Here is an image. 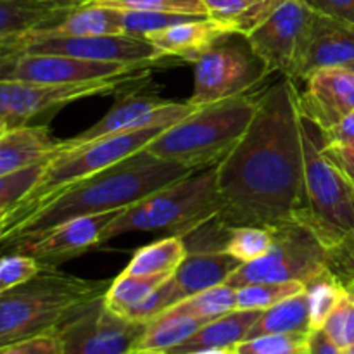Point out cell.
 <instances>
[{"instance_id": "11a10c76", "label": "cell", "mask_w": 354, "mask_h": 354, "mask_svg": "<svg viewBox=\"0 0 354 354\" xmlns=\"http://www.w3.org/2000/svg\"><path fill=\"white\" fill-rule=\"evenodd\" d=\"M351 290H354V286H353V287H351Z\"/></svg>"}, {"instance_id": "ba28073f", "label": "cell", "mask_w": 354, "mask_h": 354, "mask_svg": "<svg viewBox=\"0 0 354 354\" xmlns=\"http://www.w3.org/2000/svg\"><path fill=\"white\" fill-rule=\"evenodd\" d=\"M273 242L263 258L239 266L227 286L303 282L304 286L330 273L328 249L303 221L290 220L272 228Z\"/></svg>"}, {"instance_id": "7c38bea8", "label": "cell", "mask_w": 354, "mask_h": 354, "mask_svg": "<svg viewBox=\"0 0 354 354\" xmlns=\"http://www.w3.org/2000/svg\"><path fill=\"white\" fill-rule=\"evenodd\" d=\"M154 62L149 64H124L102 62L90 59L57 54H33L17 52L0 66V80L41 83V85H66V83L93 82L109 78H138Z\"/></svg>"}, {"instance_id": "30bf717a", "label": "cell", "mask_w": 354, "mask_h": 354, "mask_svg": "<svg viewBox=\"0 0 354 354\" xmlns=\"http://www.w3.org/2000/svg\"><path fill=\"white\" fill-rule=\"evenodd\" d=\"M147 324L107 308L104 296L83 304L54 330L59 354H131Z\"/></svg>"}, {"instance_id": "f6af8a7d", "label": "cell", "mask_w": 354, "mask_h": 354, "mask_svg": "<svg viewBox=\"0 0 354 354\" xmlns=\"http://www.w3.org/2000/svg\"><path fill=\"white\" fill-rule=\"evenodd\" d=\"M325 145H342L354 140V111L348 116L342 118L335 127L328 130H322Z\"/></svg>"}, {"instance_id": "603a6c76", "label": "cell", "mask_w": 354, "mask_h": 354, "mask_svg": "<svg viewBox=\"0 0 354 354\" xmlns=\"http://www.w3.org/2000/svg\"><path fill=\"white\" fill-rule=\"evenodd\" d=\"M239 259L232 258L225 251L187 252V258L173 273L180 297L194 296L211 287L223 286L232 273L241 266Z\"/></svg>"}, {"instance_id": "e0dca14e", "label": "cell", "mask_w": 354, "mask_h": 354, "mask_svg": "<svg viewBox=\"0 0 354 354\" xmlns=\"http://www.w3.org/2000/svg\"><path fill=\"white\" fill-rule=\"evenodd\" d=\"M304 82L306 88L297 90V109L320 130L335 127L354 111V71L348 66L317 69Z\"/></svg>"}, {"instance_id": "1f68e13d", "label": "cell", "mask_w": 354, "mask_h": 354, "mask_svg": "<svg viewBox=\"0 0 354 354\" xmlns=\"http://www.w3.org/2000/svg\"><path fill=\"white\" fill-rule=\"evenodd\" d=\"M306 289L303 282L286 283H249L237 289V310L265 311L280 301L303 292Z\"/></svg>"}, {"instance_id": "8fae6325", "label": "cell", "mask_w": 354, "mask_h": 354, "mask_svg": "<svg viewBox=\"0 0 354 354\" xmlns=\"http://www.w3.org/2000/svg\"><path fill=\"white\" fill-rule=\"evenodd\" d=\"M313 17L315 12L304 0H287L259 26L249 31L252 48L268 64L270 71L282 73L292 82L299 78Z\"/></svg>"}, {"instance_id": "ab89813d", "label": "cell", "mask_w": 354, "mask_h": 354, "mask_svg": "<svg viewBox=\"0 0 354 354\" xmlns=\"http://www.w3.org/2000/svg\"><path fill=\"white\" fill-rule=\"evenodd\" d=\"M328 270L344 287L351 289L354 286V232L335 248L328 249Z\"/></svg>"}, {"instance_id": "ffe728a7", "label": "cell", "mask_w": 354, "mask_h": 354, "mask_svg": "<svg viewBox=\"0 0 354 354\" xmlns=\"http://www.w3.org/2000/svg\"><path fill=\"white\" fill-rule=\"evenodd\" d=\"M234 31L227 24L211 17H197L185 23L173 24L165 30L152 31L145 37L161 57H178L196 62L218 38Z\"/></svg>"}, {"instance_id": "9f6ffc18", "label": "cell", "mask_w": 354, "mask_h": 354, "mask_svg": "<svg viewBox=\"0 0 354 354\" xmlns=\"http://www.w3.org/2000/svg\"><path fill=\"white\" fill-rule=\"evenodd\" d=\"M131 354H137V353H135V351H133V353H131Z\"/></svg>"}, {"instance_id": "ac0fdd59", "label": "cell", "mask_w": 354, "mask_h": 354, "mask_svg": "<svg viewBox=\"0 0 354 354\" xmlns=\"http://www.w3.org/2000/svg\"><path fill=\"white\" fill-rule=\"evenodd\" d=\"M351 64H354V26L315 12L297 80H306L322 68Z\"/></svg>"}, {"instance_id": "c3c4849f", "label": "cell", "mask_w": 354, "mask_h": 354, "mask_svg": "<svg viewBox=\"0 0 354 354\" xmlns=\"http://www.w3.org/2000/svg\"><path fill=\"white\" fill-rule=\"evenodd\" d=\"M12 209H14V206L0 209V239H2V234H3V230L7 228V225H9L10 216H12Z\"/></svg>"}, {"instance_id": "6da1fadb", "label": "cell", "mask_w": 354, "mask_h": 354, "mask_svg": "<svg viewBox=\"0 0 354 354\" xmlns=\"http://www.w3.org/2000/svg\"><path fill=\"white\" fill-rule=\"evenodd\" d=\"M218 220L273 228L304 207V149L297 88L283 76L258 95L251 124L218 162Z\"/></svg>"}, {"instance_id": "ee69618b", "label": "cell", "mask_w": 354, "mask_h": 354, "mask_svg": "<svg viewBox=\"0 0 354 354\" xmlns=\"http://www.w3.org/2000/svg\"><path fill=\"white\" fill-rule=\"evenodd\" d=\"M324 154L344 173L346 178L354 185V140L342 145H325Z\"/></svg>"}, {"instance_id": "277c9868", "label": "cell", "mask_w": 354, "mask_h": 354, "mask_svg": "<svg viewBox=\"0 0 354 354\" xmlns=\"http://www.w3.org/2000/svg\"><path fill=\"white\" fill-rule=\"evenodd\" d=\"M258 95H237L197 107L178 123L162 130L147 151L192 171L216 166L237 145L251 124Z\"/></svg>"}, {"instance_id": "44dd1931", "label": "cell", "mask_w": 354, "mask_h": 354, "mask_svg": "<svg viewBox=\"0 0 354 354\" xmlns=\"http://www.w3.org/2000/svg\"><path fill=\"white\" fill-rule=\"evenodd\" d=\"M59 147L61 140L52 137L48 127L21 124L12 128L0 137V176L48 161Z\"/></svg>"}, {"instance_id": "9c48e42d", "label": "cell", "mask_w": 354, "mask_h": 354, "mask_svg": "<svg viewBox=\"0 0 354 354\" xmlns=\"http://www.w3.org/2000/svg\"><path fill=\"white\" fill-rule=\"evenodd\" d=\"M194 66V92L187 100L194 107L245 95L272 75L268 64L252 48L248 35L239 31L218 38Z\"/></svg>"}, {"instance_id": "cb8c5ba5", "label": "cell", "mask_w": 354, "mask_h": 354, "mask_svg": "<svg viewBox=\"0 0 354 354\" xmlns=\"http://www.w3.org/2000/svg\"><path fill=\"white\" fill-rule=\"evenodd\" d=\"M121 33H124L123 10L104 6H80L54 26L31 31L30 35H40V37H93V35Z\"/></svg>"}, {"instance_id": "4fadbf2b", "label": "cell", "mask_w": 354, "mask_h": 354, "mask_svg": "<svg viewBox=\"0 0 354 354\" xmlns=\"http://www.w3.org/2000/svg\"><path fill=\"white\" fill-rule=\"evenodd\" d=\"M135 78H109L93 82L66 83V85H41V83L0 80V118L16 124L37 114L61 107L75 100L93 95H106L116 90L121 83Z\"/></svg>"}, {"instance_id": "e575fe53", "label": "cell", "mask_w": 354, "mask_h": 354, "mask_svg": "<svg viewBox=\"0 0 354 354\" xmlns=\"http://www.w3.org/2000/svg\"><path fill=\"white\" fill-rule=\"evenodd\" d=\"M322 330L342 351L354 346V290H346Z\"/></svg>"}, {"instance_id": "f1b7e54d", "label": "cell", "mask_w": 354, "mask_h": 354, "mask_svg": "<svg viewBox=\"0 0 354 354\" xmlns=\"http://www.w3.org/2000/svg\"><path fill=\"white\" fill-rule=\"evenodd\" d=\"M168 275H154V277H140L130 275V273H121L116 280H113L107 289L106 299L107 308L114 313L127 318L128 313L135 306L147 299L162 282H166Z\"/></svg>"}, {"instance_id": "f35d334b", "label": "cell", "mask_w": 354, "mask_h": 354, "mask_svg": "<svg viewBox=\"0 0 354 354\" xmlns=\"http://www.w3.org/2000/svg\"><path fill=\"white\" fill-rule=\"evenodd\" d=\"M41 265L21 252H0V294L37 275Z\"/></svg>"}, {"instance_id": "9a60e30c", "label": "cell", "mask_w": 354, "mask_h": 354, "mask_svg": "<svg viewBox=\"0 0 354 354\" xmlns=\"http://www.w3.org/2000/svg\"><path fill=\"white\" fill-rule=\"evenodd\" d=\"M197 107L190 102H176V100L159 99L156 95H142V93H128L121 97L113 109L100 118L97 123L80 131L75 137L61 140L64 147L88 144L106 135L121 133V131L138 130L151 127H171L183 118L194 113Z\"/></svg>"}, {"instance_id": "74e56055", "label": "cell", "mask_w": 354, "mask_h": 354, "mask_svg": "<svg viewBox=\"0 0 354 354\" xmlns=\"http://www.w3.org/2000/svg\"><path fill=\"white\" fill-rule=\"evenodd\" d=\"M180 301H182V297H180V292L178 289H176V283L171 275L166 282H162L147 299H144L138 306H135L133 310L128 313L127 318L149 324V322L158 318L159 315L165 313L166 310L175 306Z\"/></svg>"}, {"instance_id": "bcb514c9", "label": "cell", "mask_w": 354, "mask_h": 354, "mask_svg": "<svg viewBox=\"0 0 354 354\" xmlns=\"http://www.w3.org/2000/svg\"><path fill=\"white\" fill-rule=\"evenodd\" d=\"M308 351L310 354H344V351L339 349L322 328L313 330L308 335Z\"/></svg>"}, {"instance_id": "816d5d0a", "label": "cell", "mask_w": 354, "mask_h": 354, "mask_svg": "<svg viewBox=\"0 0 354 354\" xmlns=\"http://www.w3.org/2000/svg\"><path fill=\"white\" fill-rule=\"evenodd\" d=\"M344 354H354V346H351V348H348V349H346Z\"/></svg>"}, {"instance_id": "f546056e", "label": "cell", "mask_w": 354, "mask_h": 354, "mask_svg": "<svg viewBox=\"0 0 354 354\" xmlns=\"http://www.w3.org/2000/svg\"><path fill=\"white\" fill-rule=\"evenodd\" d=\"M273 242L272 228L266 227H232L225 252L244 263H252L270 251Z\"/></svg>"}, {"instance_id": "b9f144b4", "label": "cell", "mask_w": 354, "mask_h": 354, "mask_svg": "<svg viewBox=\"0 0 354 354\" xmlns=\"http://www.w3.org/2000/svg\"><path fill=\"white\" fill-rule=\"evenodd\" d=\"M201 2H203L204 9L211 19L220 21V23L227 24L228 28L234 30L235 21L254 0H201Z\"/></svg>"}, {"instance_id": "f5cc1de1", "label": "cell", "mask_w": 354, "mask_h": 354, "mask_svg": "<svg viewBox=\"0 0 354 354\" xmlns=\"http://www.w3.org/2000/svg\"><path fill=\"white\" fill-rule=\"evenodd\" d=\"M137 354H162V353H138V351H135Z\"/></svg>"}, {"instance_id": "4dcf8cb0", "label": "cell", "mask_w": 354, "mask_h": 354, "mask_svg": "<svg viewBox=\"0 0 354 354\" xmlns=\"http://www.w3.org/2000/svg\"><path fill=\"white\" fill-rule=\"evenodd\" d=\"M346 290H348V287L342 286L330 273L308 283L306 292L308 299H310V317L313 330L324 328L325 322L330 317L332 311L335 310V306L342 299Z\"/></svg>"}, {"instance_id": "8d00e7d4", "label": "cell", "mask_w": 354, "mask_h": 354, "mask_svg": "<svg viewBox=\"0 0 354 354\" xmlns=\"http://www.w3.org/2000/svg\"><path fill=\"white\" fill-rule=\"evenodd\" d=\"M197 17L207 16H189V14L175 12H138V10H123V26L124 33L133 37L145 38L152 31L165 30L173 24L185 23V21L197 19Z\"/></svg>"}, {"instance_id": "681fc988", "label": "cell", "mask_w": 354, "mask_h": 354, "mask_svg": "<svg viewBox=\"0 0 354 354\" xmlns=\"http://www.w3.org/2000/svg\"><path fill=\"white\" fill-rule=\"evenodd\" d=\"M16 127H21V124L12 123V121L6 120V118H0V137H2L3 133H7L9 130H12V128H16Z\"/></svg>"}, {"instance_id": "d4e9b609", "label": "cell", "mask_w": 354, "mask_h": 354, "mask_svg": "<svg viewBox=\"0 0 354 354\" xmlns=\"http://www.w3.org/2000/svg\"><path fill=\"white\" fill-rule=\"evenodd\" d=\"M310 299L306 289L303 292L280 301L275 306L261 311L259 318L249 330L248 339L268 334H311ZM245 339V341H248Z\"/></svg>"}, {"instance_id": "836d02e7", "label": "cell", "mask_w": 354, "mask_h": 354, "mask_svg": "<svg viewBox=\"0 0 354 354\" xmlns=\"http://www.w3.org/2000/svg\"><path fill=\"white\" fill-rule=\"evenodd\" d=\"M310 335V334H308ZM306 334H268L248 339L235 348L237 354H310Z\"/></svg>"}, {"instance_id": "f907efd6", "label": "cell", "mask_w": 354, "mask_h": 354, "mask_svg": "<svg viewBox=\"0 0 354 354\" xmlns=\"http://www.w3.org/2000/svg\"><path fill=\"white\" fill-rule=\"evenodd\" d=\"M194 354H237L235 349H209V351H201Z\"/></svg>"}, {"instance_id": "52a82bcc", "label": "cell", "mask_w": 354, "mask_h": 354, "mask_svg": "<svg viewBox=\"0 0 354 354\" xmlns=\"http://www.w3.org/2000/svg\"><path fill=\"white\" fill-rule=\"evenodd\" d=\"M166 128L168 127L138 128V130L106 135V137H100L97 140L88 142V144L75 145V147L61 145L59 151L47 161L35 189L21 203L14 206L12 216H10V221L3 234L10 227H14L17 221L26 218L35 207L40 206L44 201L54 196L55 192L66 189L71 183L85 178V176L102 171V169L137 154L142 149L147 147Z\"/></svg>"}, {"instance_id": "5bb4252c", "label": "cell", "mask_w": 354, "mask_h": 354, "mask_svg": "<svg viewBox=\"0 0 354 354\" xmlns=\"http://www.w3.org/2000/svg\"><path fill=\"white\" fill-rule=\"evenodd\" d=\"M24 52L57 54L102 62L149 64L161 59L154 45L133 35H93V37H40L26 35L19 40Z\"/></svg>"}, {"instance_id": "7402d4cb", "label": "cell", "mask_w": 354, "mask_h": 354, "mask_svg": "<svg viewBox=\"0 0 354 354\" xmlns=\"http://www.w3.org/2000/svg\"><path fill=\"white\" fill-rule=\"evenodd\" d=\"M259 310H234L204 324L182 344L162 354H194L209 349H235L248 339L249 330L259 318Z\"/></svg>"}, {"instance_id": "83f0119b", "label": "cell", "mask_w": 354, "mask_h": 354, "mask_svg": "<svg viewBox=\"0 0 354 354\" xmlns=\"http://www.w3.org/2000/svg\"><path fill=\"white\" fill-rule=\"evenodd\" d=\"M234 310H237V289L223 283L185 297L161 315H183V317L211 322Z\"/></svg>"}, {"instance_id": "d6986e66", "label": "cell", "mask_w": 354, "mask_h": 354, "mask_svg": "<svg viewBox=\"0 0 354 354\" xmlns=\"http://www.w3.org/2000/svg\"><path fill=\"white\" fill-rule=\"evenodd\" d=\"M82 0H0V44L57 24Z\"/></svg>"}, {"instance_id": "8992f818", "label": "cell", "mask_w": 354, "mask_h": 354, "mask_svg": "<svg viewBox=\"0 0 354 354\" xmlns=\"http://www.w3.org/2000/svg\"><path fill=\"white\" fill-rule=\"evenodd\" d=\"M304 149V207L297 220L327 249L354 232V185L324 154L322 130L301 116Z\"/></svg>"}, {"instance_id": "7dc6e473", "label": "cell", "mask_w": 354, "mask_h": 354, "mask_svg": "<svg viewBox=\"0 0 354 354\" xmlns=\"http://www.w3.org/2000/svg\"><path fill=\"white\" fill-rule=\"evenodd\" d=\"M21 50H23V47H21L19 41H3V44H0V66Z\"/></svg>"}, {"instance_id": "d6a6232c", "label": "cell", "mask_w": 354, "mask_h": 354, "mask_svg": "<svg viewBox=\"0 0 354 354\" xmlns=\"http://www.w3.org/2000/svg\"><path fill=\"white\" fill-rule=\"evenodd\" d=\"M82 6H104L118 10H138V12H175L189 14V16H207L201 0H82Z\"/></svg>"}, {"instance_id": "7bdbcfd3", "label": "cell", "mask_w": 354, "mask_h": 354, "mask_svg": "<svg viewBox=\"0 0 354 354\" xmlns=\"http://www.w3.org/2000/svg\"><path fill=\"white\" fill-rule=\"evenodd\" d=\"M313 12L354 26V0H304Z\"/></svg>"}, {"instance_id": "2e32d148", "label": "cell", "mask_w": 354, "mask_h": 354, "mask_svg": "<svg viewBox=\"0 0 354 354\" xmlns=\"http://www.w3.org/2000/svg\"><path fill=\"white\" fill-rule=\"evenodd\" d=\"M120 214V211L90 216L73 218L50 230L44 232L30 241L17 242L3 252H21L31 256L41 268H57L61 263L83 254L88 249L99 245L104 228Z\"/></svg>"}, {"instance_id": "d590c367", "label": "cell", "mask_w": 354, "mask_h": 354, "mask_svg": "<svg viewBox=\"0 0 354 354\" xmlns=\"http://www.w3.org/2000/svg\"><path fill=\"white\" fill-rule=\"evenodd\" d=\"M47 161L37 162L10 175L0 176V209L12 207L24 199L40 180Z\"/></svg>"}, {"instance_id": "4316f807", "label": "cell", "mask_w": 354, "mask_h": 354, "mask_svg": "<svg viewBox=\"0 0 354 354\" xmlns=\"http://www.w3.org/2000/svg\"><path fill=\"white\" fill-rule=\"evenodd\" d=\"M207 322L183 315H161L147 324L138 342V353H166L196 334Z\"/></svg>"}, {"instance_id": "7a4b0ae2", "label": "cell", "mask_w": 354, "mask_h": 354, "mask_svg": "<svg viewBox=\"0 0 354 354\" xmlns=\"http://www.w3.org/2000/svg\"><path fill=\"white\" fill-rule=\"evenodd\" d=\"M190 173H194L192 169L142 149L137 154L85 176L44 201L3 234L0 252L17 242L38 237L73 218L127 209Z\"/></svg>"}, {"instance_id": "3957f363", "label": "cell", "mask_w": 354, "mask_h": 354, "mask_svg": "<svg viewBox=\"0 0 354 354\" xmlns=\"http://www.w3.org/2000/svg\"><path fill=\"white\" fill-rule=\"evenodd\" d=\"M109 286L107 280L41 268L30 280L0 294V348L54 332L83 304L106 296Z\"/></svg>"}, {"instance_id": "60d3db41", "label": "cell", "mask_w": 354, "mask_h": 354, "mask_svg": "<svg viewBox=\"0 0 354 354\" xmlns=\"http://www.w3.org/2000/svg\"><path fill=\"white\" fill-rule=\"evenodd\" d=\"M0 354H59L57 337L54 332H48V334L10 342L0 348Z\"/></svg>"}, {"instance_id": "5b68a950", "label": "cell", "mask_w": 354, "mask_h": 354, "mask_svg": "<svg viewBox=\"0 0 354 354\" xmlns=\"http://www.w3.org/2000/svg\"><path fill=\"white\" fill-rule=\"evenodd\" d=\"M218 192V165L194 171L133 206L121 209L120 214L104 228L99 245L130 232L169 230L183 237L199 225L220 213Z\"/></svg>"}, {"instance_id": "db71d44e", "label": "cell", "mask_w": 354, "mask_h": 354, "mask_svg": "<svg viewBox=\"0 0 354 354\" xmlns=\"http://www.w3.org/2000/svg\"><path fill=\"white\" fill-rule=\"evenodd\" d=\"M348 68H351V69H353V71H354V64H351V66H348Z\"/></svg>"}, {"instance_id": "484cf974", "label": "cell", "mask_w": 354, "mask_h": 354, "mask_svg": "<svg viewBox=\"0 0 354 354\" xmlns=\"http://www.w3.org/2000/svg\"><path fill=\"white\" fill-rule=\"evenodd\" d=\"M185 258L187 248L183 239L180 235H171V237L137 249L124 268V273L140 277H171Z\"/></svg>"}]
</instances>
